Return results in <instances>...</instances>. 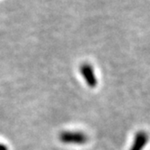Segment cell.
<instances>
[{
  "label": "cell",
  "mask_w": 150,
  "mask_h": 150,
  "mask_svg": "<svg viewBox=\"0 0 150 150\" xmlns=\"http://www.w3.org/2000/svg\"><path fill=\"white\" fill-rule=\"evenodd\" d=\"M0 150H8V147L6 145L0 143Z\"/></svg>",
  "instance_id": "cell-4"
},
{
  "label": "cell",
  "mask_w": 150,
  "mask_h": 150,
  "mask_svg": "<svg viewBox=\"0 0 150 150\" xmlns=\"http://www.w3.org/2000/svg\"><path fill=\"white\" fill-rule=\"evenodd\" d=\"M60 141L64 144L82 145L88 141V136L81 131H63L59 135Z\"/></svg>",
  "instance_id": "cell-1"
},
{
  "label": "cell",
  "mask_w": 150,
  "mask_h": 150,
  "mask_svg": "<svg viewBox=\"0 0 150 150\" xmlns=\"http://www.w3.org/2000/svg\"><path fill=\"white\" fill-rule=\"evenodd\" d=\"M80 71L82 75V77L84 78L85 81L88 84V86L94 88L97 86L98 81L97 78H96L95 71L93 67L89 63H82L80 68Z\"/></svg>",
  "instance_id": "cell-2"
},
{
  "label": "cell",
  "mask_w": 150,
  "mask_h": 150,
  "mask_svg": "<svg viewBox=\"0 0 150 150\" xmlns=\"http://www.w3.org/2000/svg\"><path fill=\"white\" fill-rule=\"evenodd\" d=\"M148 141V136L145 131H139L135 136L133 144L129 150H143Z\"/></svg>",
  "instance_id": "cell-3"
}]
</instances>
